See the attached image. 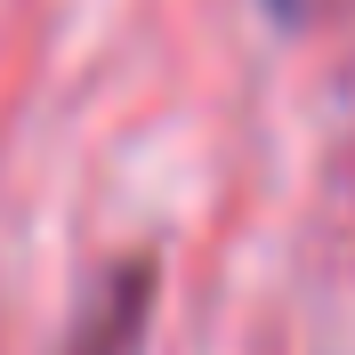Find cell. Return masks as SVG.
Segmentation results:
<instances>
[{"label":"cell","instance_id":"6da1fadb","mask_svg":"<svg viewBox=\"0 0 355 355\" xmlns=\"http://www.w3.org/2000/svg\"><path fill=\"white\" fill-rule=\"evenodd\" d=\"M146 307H154V266H146V259L113 266L65 355H137V339H146Z\"/></svg>","mask_w":355,"mask_h":355},{"label":"cell","instance_id":"7a4b0ae2","mask_svg":"<svg viewBox=\"0 0 355 355\" xmlns=\"http://www.w3.org/2000/svg\"><path fill=\"white\" fill-rule=\"evenodd\" d=\"M331 8H339V0H266V17H275V24H323Z\"/></svg>","mask_w":355,"mask_h":355}]
</instances>
